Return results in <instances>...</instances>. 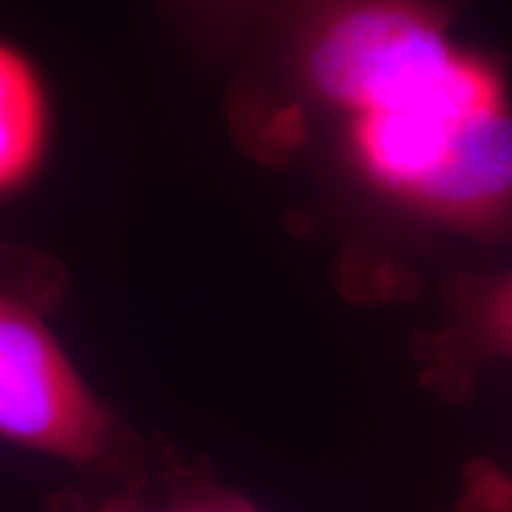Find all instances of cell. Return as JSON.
<instances>
[{
    "mask_svg": "<svg viewBox=\"0 0 512 512\" xmlns=\"http://www.w3.org/2000/svg\"><path fill=\"white\" fill-rule=\"evenodd\" d=\"M178 29L200 53L240 57L283 0H164Z\"/></svg>",
    "mask_w": 512,
    "mask_h": 512,
    "instance_id": "5b68a950",
    "label": "cell"
},
{
    "mask_svg": "<svg viewBox=\"0 0 512 512\" xmlns=\"http://www.w3.org/2000/svg\"><path fill=\"white\" fill-rule=\"evenodd\" d=\"M470 0H283L226 95L254 162H318L394 226L512 240L508 60L456 24Z\"/></svg>",
    "mask_w": 512,
    "mask_h": 512,
    "instance_id": "6da1fadb",
    "label": "cell"
},
{
    "mask_svg": "<svg viewBox=\"0 0 512 512\" xmlns=\"http://www.w3.org/2000/svg\"><path fill=\"white\" fill-rule=\"evenodd\" d=\"M55 112L46 76L0 36V200L34 185L53 147Z\"/></svg>",
    "mask_w": 512,
    "mask_h": 512,
    "instance_id": "277c9868",
    "label": "cell"
},
{
    "mask_svg": "<svg viewBox=\"0 0 512 512\" xmlns=\"http://www.w3.org/2000/svg\"><path fill=\"white\" fill-rule=\"evenodd\" d=\"M95 512H166V508L152 505L145 496H140L138 491H121V494L105 498Z\"/></svg>",
    "mask_w": 512,
    "mask_h": 512,
    "instance_id": "ba28073f",
    "label": "cell"
},
{
    "mask_svg": "<svg viewBox=\"0 0 512 512\" xmlns=\"http://www.w3.org/2000/svg\"><path fill=\"white\" fill-rule=\"evenodd\" d=\"M458 512H512V470L477 460L465 472Z\"/></svg>",
    "mask_w": 512,
    "mask_h": 512,
    "instance_id": "8992f818",
    "label": "cell"
},
{
    "mask_svg": "<svg viewBox=\"0 0 512 512\" xmlns=\"http://www.w3.org/2000/svg\"><path fill=\"white\" fill-rule=\"evenodd\" d=\"M164 508L166 512H266L249 498L204 479L178 486Z\"/></svg>",
    "mask_w": 512,
    "mask_h": 512,
    "instance_id": "52a82bcc",
    "label": "cell"
},
{
    "mask_svg": "<svg viewBox=\"0 0 512 512\" xmlns=\"http://www.w3.org/2000/svg\"><path fill=\"white\" fill-rule=\"evenodd\" d=\"M64 292L60 261L0 240V439L112 470L136 453V439L93 392L50 325Z\"/></svg>",
    "mask_w": 512,
    "mask_h": 512,
    "instance_id": "7a4b0ae2",
    "label": "cell"
},
{
    "mask_svg": "<svg viewBox=\"0 0 512 512\" xmlns=\"http://www.w3.org/2000/svg\"><path fill=\"white\" fill-rule=\"evenodd\" d=\"M411 356L422 387L453 403L475 394L486 368L512 366V266L448 275L441 320L413 339Z\"/></svg>",
    "mask_w": 512,
    "mask_h": 512,
    "instance_id": "3957f363",
    "label": "cell"
}]
</instances>
